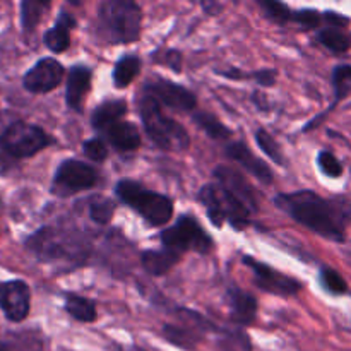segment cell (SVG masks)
<instances>
[{"label": "cell", "instance_id": "6da1fadb", "mask_svg": "<svg viewBox=\"0 0 351 351\" xmlns=\"http://www.w3.org/2000/svg\"><path fill=\"white\" fill-rule=\"evenodd\" d=\"M274 204L311 232L332 242L345 240V230L351 221V204L348 202L324 199L312 191H297L276 195Z\"/></svg>", "mask_w": 351, "mask_h": 351}, {"label": "cell", "instance_id": "7a4b0ae2", "mask_svg": "<svg viewBox=\"0 0 351 351\" xmlns=\"http://www.w3.org/2000/svg\"><path fill=\"white\" fill-rule=\"evenodd\" d=\"M143 12L132 0H106L96 16V33L105 43L127 45L139 40Z\"/></svg>", "mask_w": 351, "mask_h": 351}, {"label": "cell", "instance_id": "3957f363", "mask_svg": "<svg viewBox=\"0 0 351 351\" xmlns=\"http://www.w3.org/2000/svg\"><path fill=\"white\" fill-rule=\"evenodd\" d=\"M139 113L147 136L160 149L185 151L191 146V137L185 127L165 115L161 105L151 95L141 98Z\"/></svg>", "mask_w": 351, "mask_h": 351}, {"label": "cell", "instance_id": "277c9868", "mask_svg": "<svg viewBox=\"0 0 351 351\" xmlns=\"http://www.w3.org/2000/svg\"><path fill=\"white\" fill-rule=\"evenodd\" d=\"M199 201L206 208L208 218L215 226L228 221L235 230L242 232L250 223V209L233 192L219 184H206L199 191Z\"/></svg>", "mask_w": 351, "mask_h": 351}, {"label": "cell", "instance_id": "5b68a950", "mask_svg": "<svg viewBox=\"0 0 351 351\" xmlns=\"http://www.w3.org/2000/svg\"><path fill=\"white\" fill-rule=\"evenodd\" d=\"M115 194L123 204L139 213L151 226H161L173 216V202L170 197L147 191L134 180H120L115 187Z\"/></svg>", "mask_w": 351, "mask_h": 351}, {"label": "cell", "instance_id": "8992f818", "mask_svg": "<svg viewBox=\"0 0 351 351\" xmlns=\"http://www.w3.org/2000/svg\"><path fill=\"white\" fill-rule=\"evenodd\" d=\"M24 247L43 263L58 259H81L86 245L81 237L55 226H43L24 240Z\"/></svg>", "mask_w": 351, "mask_h": 351}, {"label": "cell", "instance_id": "52a82bcc", "mask_svg": "<svg viewBox=\"0 0 351 351\" xmlns=\"http://www.w3.org/2000/svg\"><path fill=\"white\" fill-rule=\"evenodd\" d=\"M51 144V137L41 127L27 122H14L0 136V146L14 160L31 158Z\"/></svg>", "mask_w": 351, "mask_h": 351}, {"label": "cell", "instance_id": "ba28073f", "mask_svg": "<svg viewBox=\"0 0 351 351\" xmlns=\"http://www.w3.org/2000/svg\"><path fill=\"white\" fill-rule=\"evenodd\" d=\"M161 242L167 249L175 252H185V250H195L199 254L211 252L215 242L206 233V230L199 225L194 216H180L173 226L161 233Z\"/></svg>", "mask_w": 351, "mask_h": 351}, {"label": "cell", "instance_id": "9c48e42d", "mask_svg": "<svg viewBox=\"0 0 351 351\" xmlns=\"http://www.w3.org/2000/svg\"><path fill=\"white\" fill-rule=\"evenodd\" d=\"M99 173L81 160H65L58 165L51 180V194L58 197H69L77 192L89 191L98 184Z\"/></svg>", "mask_w": 351, "mask_h": 351}, {"label": "cell", "instance_id": "30bf717a", "mask_svg": "<svg viewBox=\"0 0 351 351\" xmlns=\"http://www.w3.org/2000/svg\"><path fill=\"white\" fill-rule=\"evenodd\" d=\"M243 264L250 267L256 285L266 293L278 295V297H293L302 290L300 281L273 269L271 266L261 263V261H256L254 257L245 256L243 257Z\"/></svg>", "mask_w": 351, "mask_h": 351}, {"label": "cell", "instance_id": "8fae6325", "mask_svg": "<svg viewBox=\"0 0 351 351\" xmlns=\"http://www.w3.org/2000/svg\"><path fill=\"white\" fill-rule=\"evenodd\" d=\"M64 75L65 69L57 58L45 57L24 74L23 86L31 95H47L60 86Z\"/></svg>", "mask_w": 351, "mask_h": 351}, {"label": "cell", "instance_id": "7c38bea8", "mask_svg": "<svg viewBox=\"0 0 351 351\" xmlns=\"http://www.w3.org/2000/svg\"><path fill=\"white\" fill-rule=\"evenodd\" d=\"M0 311L10 322H23L31 311V290L26 281H0Z\"/></svg>", "mask_w": 351, "mask_h": 351}, {"label": "cell", "instance_id": "4fadbf2b", "mask_svg": "<svg viewBox=\"0 0 351 351\" xmlns=\"http://www.w3.org/2000/svg\"><path fill=\"white\" fill-rule=\"evenodd\" d=\"M147 95L153 96L158 103L170 106V108L178 110V112H194L197 106V98L191 89L184 88L180 84L168 81V79H151L144 86Z\"/></svg>", "mask_w": 351, "mask_h": 351}, {"label": "cell", "instance_id": "5bb4252c", "mask_svg": "<svg viewBox=\"0 0 351 351\" xmlns=\"http://www.w3.org/2000/svg\"><path fill=\"white\" fill-rule=\"evenodd\" d=\"M93 72L88 65H72L67 74V86H65V103L69 108L81 112L84 99L91 89Z\"/></svg>", "mask_w": 351, "mask_h": 351}, {"label": "cell", "instance_id": "9a60e30c", "mask_svg": "<svg viewBox=\"0 0 351 351\" xmlns=\"http://www.w3.org/2000/svg\"><path fill=\"white\" fill-rule=\"evenodd\" d=\"M215 178H216V184L223 185L225 189H228L230 192L237 195L250 211H257V199L254 195V191L250 189V185L247 184L245 178L235 171L233 168L225 167V165H219L218 168H215Z\"/></svg>", "mask_w": 351, "mask_h": 351}, {"label": "cell", "instance_id": "2e32d148", "mask_svg": "<svg viewBox=\"0 0 351 351\" xmlns=\"http://www.w3.org/2000/svg\"><path fill=\"white\" fill-rule=\"evenodd\" d=\"M226 154L232 158L233 161L240 165L242 168H245L252 177L259 178L263 184H271L273 182V171L271 168L264 163L261 158H257L256 154L250 151V147L243 143H233L226 147Z\"/></svg>", "mask_w": 351, "mask_h": 351}, {"label": "cell", "instance_id": "e0dca14e", "mask_svg": "<svg viewBox=\"0 0 351 351\" xmlns=\"http://www.w3.org/2000/svg\"><path fill=\"white\" fill-rule=\"evenodd\" d=\"M226 300L230 305V317L235 324H252L257 315V300L254 295L240 290L239 287H230L226 290Z\"/></svg>", "mask_w": 351, "mask_h": 351}, {"label": "cell", "instance_id": "ac0fdd59", "mask_svg": "<svg viewBox=\"0 0 351 351\" xmlns=\"http://www.w3.org/2000/svg\"><path fill=\"white\" fill-rule=\"evenodd\" d=\"M101 136H105L110 146L120 153H132L141 146V136L137 127L130 122H123V120L103 130Z\"/></svg>", "mask_w": 351, "mask_h": 351}, {"label": "cell", "instance_id": "d6986e66", "mask_svg": "<svg viewBox=\"0 0 351 351\" xmlns=\"http://www.w3.org/2000/svg\"><path fill=\"white\" fill-rule=\"evenodd\" d=\"M75 26V19L67 10H60L53 27L43 34V41L47 48L53 53H62L71 45V31Z\"/></svg>", "mask_w": 351, "mask_h": 351}, {"label": "cell", "instance_id": "ffe728a7", "mask_svg": "<svg viewBox=\"0 0 351 351\" xmlns=\"http://www.w3.org/2000/svg\"><path fill=\"white\" fill-rule=\"evenodd\" d=\"M178 261H180V254L171 249L146 250L141 256L144 271L151 276H165L173 269L175 264H178Z\"/></svg>", "mask_w": 351, "mask_h": 351}, {"label": "cell", "instance_id": "44dd1931", "mask_svg": "<svg viewBox=\"0 0 351 351\" xmlns=\"http://www.w3.org/2000/svg\"><path fill=\"white\" fill-rule=\"evenodd\" d=\"M127 113V103L123 99H112V101H105L93 112L91 125L93 129L98 130L99 134L105 129H108L113 123L120 122L122 117Z\"/></svg>", "mask_w": 351, "mask_h": 351}, {"label": "cell", "instance_id": "7402d4cb", "mask_svg": "<svg viewBox=\"0 0 351 351\" xmlns=\"http://www.w3.org/2000/svg\"><path fill=\"white\" fill-rule=\"evenodd\" d=\"M65 311L72 319L79 322H95L96 321V305L89 298L81 295L67 293L65 295Z\"/></svg>", "mask_w": 351, "mask_h": 351}, {"label": "cell", "instance_id": "603a6c76", "mask_svg": "<svg viewBox=\"0 0 351 351\" xmlns=\"http://www.w3.org/2000/svg\"><path fill=\"white\" fill-rule=\"evenodd\" d=\"M141 72V58L137 55H125L120 58L113 67V84L115 88L123 89L137 77Z\"/></svg>", "mask_w": 351, "mask_h": 351}, {"label": "cell", "instance_id": "cb8c5ba5", "mask_svg": "<svg viewBox=\"0 0 351 351\" xmlns=\"http://www.w3.org/2000/svg\"><path fill=\"white\" fill-rule=\"evenodd\" d=\"M48 7H50V2H41V0H24V2H21V26H23L24 33L31 34L36 29Z\"/></svg>", "mask_w": 351, "mask_h": 351}, {"label": "cell", "instance_id": "d4e9b609", "mask_svg": "<svg viewBox=\"0 0 351 351\" xmlns=\"http://www.w3.org/2000/svg\"><path fill=\"white\" fill-rule=\"evenodd\" d=\"M192 120H194L195 125L201 130H204L211 139H228L232 136V130L225 125L219 119H216L215 115L206 112H195L192 115Z\"/></svg>", "mask_w": 351, "mask_h": 351}, {"label": "cell", "instance_id": "484cf974", "mask_svg": "<svg viewBox=\"0 0 351 351\" xmlns=\"http://www.w3.org/2000/svg\"><path fill=\"white\" fill-rule=\"evenodd\" d=\"M317 40L319 43L324 45L328 50L335 51V53H345L351 47L350 38L341 29H336V27H324V29H321L317 33Z\"/></svg>", "mask_w": 351, "mask_h": 351}, {"label": "cell", "instance_id": "4316f807", "mask_svg": "<svg viewBox=\"0 0 351 351\" xmlns=\"http://www.w3.org/2000/svg\"><path fill=\"white\" fill-rule=\"evenodd\" d=\"M163 336L171 343V345L184 350L195 348V345L199 343L197 335L189 331L187 328H178V326H171V324L163 326Z\"/></svg>", "mask_w": 351, "mask_h": 351}, {"label": "cell", "instance_id": "83f0119b", "mask_svg": "<svg viewBox=\"0 0 351 351\" xmlns=\"http://www.w3.org/2000/svg\"><path fill=\"white\" fill-rule=\"evenodd\" d=\"M89 218L99 225H108L115 215V202L106 197H96L88 208Z\"/></svg>", "mask_w": 351, "mask_h": 351}, {"label": "cell", "instance_id": "f1b7e54d", "mask_svg": "<svg viewBox=\"0 0 351 351\" xmlns=\"http://www.w3.org/2000/svg\"><path fill=\"white\" fill-rule=\"evenodd\" d=\"M319 281H321L322 288L332 295H345L348 291V285L343 280L341 274L331 267H322L319 273Z\"/></svg>", "mask_w": 351, "mask_h": 351}, {"label": "cell", "instance_id": "f546056e", "mask_svg": "<svg viewBox=\"0 0 351 351\" xmlns=\"http://www.w3.org/2000/svg\"><path fill=\"white\" fill-rule=\"evenodd\" d=\"M256 141H257V144H259L261 149L264 151V154H266V156H269L271 160H273L276 165H280V167H285V158H283V154H281L280 146H278V143L274 141V137L271 136L267 130L257 129Z\"/></svg>", "mask_w": 351, "mask_h": 351}, {"label": "cell", "instance_id": "4dcf8cb0", "mask_svg": "<svg viewBox=\"0 0 351 351\" xmlns=\"http://www.w3.org/2000/svg\"><path fill=\"white\" fill-rule=\"evenodd\" d=\"M332 86L336 91V99H343L351 88V65H338L332 72Z\"/></svg>", "mask_w": 351, "mask_h": 351}, {"label": "cell", "instance_id": "1f68e13d", "mask_svg": "<svg viewBox=\"0 0 351 351\" xmlns=\"http://www.w3.org/2000/svg\"><path fill=\"white\" fill-rule=\"evenodd\" d=\"M259 5L276 23H287V21H291V17H293V10L287 3L276 2V0H261Z\"/></svg>", "mask_w": 351, "mask_h": 351}, {"label": "cell", "instance_id": "d6a6232c", "mask_svg": "<svg viewBox=\"0 0 351 351\" xmlns=\"http://www.w3.org/2000/svg\"><path fill=\"white\" fill-rule=\"evenodd\" d=\"M317 165L326 177L339 178L343 175V165L331 151H321L317 156Z\"/></svg>", "mask_w": 351, "mask_h": 351}, {"label": "cell", "instance_id": "836d02e7", "mask_svg": "<svg viewBox=\"0 0 351 351\" xmlns=\"http://www.w3.org/2000/svg\"><path fill=\"white\" fill-rule=\"evenodd\" d=\"M82 149H84V154L95 163H101V161L106 160L108 156V149H106L105 141L99 139V137H93V139L84 141L82 144Z\"/></svg>", "mask_w": 351, "mask_h": 351}, {"label": "cell", "instance_id": "e575fe53", "mask_svg": "<svg viewBox=\"0 0 351 351\" xmlns=\"http://www.w3.org/2000/svg\"><path fill=\"white\" fill-rule=\"evenodd\" d=\"M291 21L297 23L302 29H317V27L321 26L322 16L314 9H302L293 12Z\"/></svg>", "mask_w": 351, "mask_h": 351}, {"label": "cell", "instance_id": "d590c367", "mask_svg": "<svg viewBox=\"0 0 351 351\" xmlns=\"http://www.w3.org/2000/svg\"><path fill=\"white\" fill-rule=\"evenodd\" d=\"M182 53L178 50H167L163 51V57H161V64H165L167 67H170L173 72L182 71Z\"/></svg>", "mask_w": 351, "mask_h": 351}, {"label": "cell", "instance_id": "8d00e7d4", "mask_svg": "<svg viewBox=\"0 0 351 351\" xmlns=\"http://www.w3.org/2000/svg\"><path fill=\"white\" fill-rule=\"evenodd\" d=\"M250 77L256 79L257 84L261 86H273L276 82V71L274 69H261L250 74Z\"/></svg>", "mask_w": 351, "mask_h": 351}, {"label": "cell", "instance_id": "74e56055", "mask_svg": "<svg viewBox=\"0 0 351 351\" xmlns=\"http://www.w3.org/2000/svg\"><path fill=\"white\" fill-rule=\"evenodd\" d=\"M324 19H326V23L329 24L328 27H336V29H339V27L346 26V24L350 23L348 17L341 16V14H338V12H326Z\"/></svg>", "mask_w": 351, "mask_h": 351}, {"label": "cell", "instance_id": "f35d334b", "mask_svg": "<svg viewBox=\"0 0 351 351\" xmlns=\"http://www.w3.org/2000/svg\"><path fill=\"white\" fill-rule=\"evenodd\" d=\"M12 163H14V158L10 156V154H7L5 151L2 149V146H0V173L9 171L10 168H12Z\"/></svg>", "mask_w": 351, "mask_h": 351}, {"label": "cell", "instance_id": "ab89813d", "mask_svg": "<svg viewBox=\"0 0 351 351\" xmlns=\"http://www.w3.org/2000/svg\"><path fill=\"white\" fill-rule=\"evenodd\" d=\"M0 351H12V350H10V346L7 345V343L0 341Z\"/></svg>", "mask_w": 351, "mask_h": 351}]
</instances>
